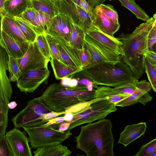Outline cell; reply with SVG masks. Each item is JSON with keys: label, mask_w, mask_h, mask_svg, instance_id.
Wrapping results in <instances>:
<instances>
[{"label": "cell", "mask_w": 156, "mask_h": 156, "mask_svg": "<svg viewBox=\"0 0 156 156\" xmlns=\"http://www.w3.org/2000/svg\"><path fill=\"white\" fill-rule=\"evenodd\" d=\"M112 127L110 120L105 119L81 126L74 138L76 148L87 156H114Z\"/></svg>", "instance_id": "cell-1"}, {"label": "cell", "mask_w": 156, "mask_h": 156, "mask_svg": "<svg viewBox=\"0 0 156 156\" xmlns=\"http://www.w3.org/2000/svg\"><path fill=\"white\" fill-rule=\"evenodd\" d=\"M153 17L140 24L131 33H122L117 38L122 43L124 55L122 61L131 68L136 79L140 78L145 71L144 59L148 50V37L154 25Z\"/></svg>", "instance_id": "cell-2"}, {"label": "cell", "mask_w": 156, "mask_h": 156, "mask_svg": "<svg viewBox=\"0 0 156 156\" xmlns=\"http://www.w3.org/2000/svg\"><path fill=\"white\" fill-rule=\"evenodd\" d=\"M95 93L94 88L90 90L85 86L70 87L55 83L50 85L39 97L52 111L62 112L71 106L95 99Z\"/></svg>", "instance_id": "cell-3"}, {"label": "cell", "mask_w": 156, "mask_h": 156, "mask_svg": "<svg viewBox=\"0 0 156 156\" xmlns=\"http://www.w3.org/2000/svg\"><path fill=\"white\" fill-rule=\"evenodd\" d=\"M93 84L115 87L135 82L129 66L122 60L115 63L101 61L90 65L81 71Z\"/></svg>", "instance_id": "cell-4"}, {"label": "cell", "mask_w": 156, "mask_h": 156, "mask_svg": "<svg viewBox=\"0 0 156 156\" xmlns=\"http://www.w3.org/2000/svg\"><path fill=\"white\" fill-rule=\"evenodd\" d=\"M117 110L115 104L107 99H95L71 106L65 111L71 120L68 129L71 130L78 126L105 118Z\"/></svg>", "instance_id": "cell-5"}, {"label": "cell", "mask_w": 156, "mask_h": 156, "mask_svg": "<svg viewBox=\"0 0 156 156\" xmlns=\"http://www.w3.org/2000/svg\"><path fill=\"white\" fill-rule=\"evenodd\" d=\"M58 125L57 124L23 128L28 135L31 148L35 149L61 144L72 134L68 129L60 131L58 129Z\"/></svg>", "instance_id": "cell-6"}, {"label": "cell", "mask_w": 156, "mask_h": 156, "mask_svg": "<svg viewBox=\"0 0 156 156\" xmlns=\"http://www.w3.org/2000/svg\"><path fill=\"white\" fill-rule=\"evenodd\" d=\"M39 97L29 101L26 107L12 119L14 127H33L46 123L42 115L51 112Z\"/></svg>", "instance_id": "cell-7"}, {"label": "cell", "mask_w": 156, "mask_h": 156, "mask_svg": "<svg viewBox=\"0 0 156 156\" xmlns=\"http://www.w3.org/2000/svg\"><path fill=\"white\" fill-rule=\"evenodd\" d=\"M55 3L59 13L67 16L73 23L83 29L85 32L95 29L92 25L87 13L71 0H55Z\"/></svg>", "instance_id": "cell-8"}, {"label": "cell", "mask_w": 156, "mask_h": 156, "mask_svg": "<svg viewBox=\"0 0 156 156\" xmlns=\"http://www.w3.org/2000/svg\"><path fill=\"white\" fill-rule=\"evenodd\" d=\"M84 47L91 56L92 62L90 65L103 61L115 63L122 60L121 55L92 38L86 33L84 38Z\"/></svg>", "instance_id": "cell-9"}, {"label": "cell", "mask_w": 156, "mask_h": 156, "mask_svg": "<svg viewBox=\"0 0 156 156\" xmlns=\"http://www.w3.org/2000/svg\"><path fill=\"white\" fill-rule=\"evenodd\" d=\"M49 74L48 66L25 72L16 81L17 86L21 92L33 93L42 83H47Z\"/></svg>", "instance_id": "cell-10"}, {"label": "cell", "mask_w": 156, "mask_h": 156, "mask_svg": "<svg viewBox=\"0 0 156 156\" xmlns=\"http://www.w3.org/2000/svg\"><path fill=\"white\" fill-rule=\"evenodd\" d=\"M50 60L42 54L36 41L30 43L24 55L18 59L20 68L22 73L47 67Z\"/></svg>", "instance_id": "cell-11"}, {"label": "cell", "mask_w": 156, "mask_h": 156, "mask_svg": "<svg viewBox=\"0 0 156 156\" xmlns=\"http://www.w3.org/2000/svg\"><path fill=\"white\" fill-rule=\"evenodd\" d=\"M14 127L6 133L5 137L13 156H32L28 138L26 131Z\"/></svg>", "instance_id": "cell-12"}, {"label": "cell", "mask_w": 156, "mask_h": 156, "mask_svg": "<svg viewBox=\"0 0 156 156\" xmlns=\"http://www.w3.org/2000/svg\"><path fill=\"white\" fill-rule=\"evenodd\" d=\"M93 27L97 30L109 36L114 37L120 24H115L98 7L94 8L92 16L90 18Z\"/></svg>", "instance_id": "cell-13"}, {"label": "cell", "mask_w": 156, "mask_h": 156, "mask_svg": "<svg viewBox=\"0 0 156 156\" xmlns=\"http://www.w3.org/2000/svg\"><path fill=\"white\" fill-rule=\"evenodd\" d=\"M0 43L6 50L9 56L19 59L26 53L30 43L16 40L1 30Z\"/></svg>", "instance_id": "cell-14"}, {"label": "cell", "mask_w": 156, "mask_h": 156, "mask_svg": "<svg viewBox=\"0 0 156 156\" xmlns=\"http://www.w3.org/2000/svg\"><path fill=\"white\" fill-rule=\"evenodd\" d=\"M9 55L5 49L0 47V98L9 100L12 94V88L6 74Z\"/></svg>", "instance_id": "cell-15"}, {"label": "cell", "mask_w": 156, "mask_h": 156, "mask_svg": "<svg viewBox=\"0 0 156 156\" xmlns=\"http://www.w3.org/2000/svg\"><path fill=\"white\" fill-rule=\"evenodd\" d=\"M136 81L133 83H129L118 87H111L106 86H98L93 84V87L95 89V99H105L107 97H111L126 93L131 94L136 88Z\"/></svg>", "instance_id": "cell-16"}, {"label": "cell", "mask_w": 156, "mask_h": 156, "mask_svg": "<svg viewBox=\"0 0 156 156\" xmlns=\"http://www.w3.org/2000/svg\"><path fill=\"white\" fill-rule=\"evenodd\" d=\"M146 122L128 125L120 134L118 143L126 147L144 135L146 130Z\"/></svg>", "instance_id": "cell-17"}, {"label": "cell", "mask_w": 156, "mask_h": 156, "mask_svg": "<svg viewBox=\"0 0 156 156\" xmlns=\"http://www.w3.org/2000/svg\"><path fill=\"white\" fill-rule=\"evenodd\" d=\"M85 33L114 52L122 56L124 55L122 44L117 38L108 36L95 29L88 30Z\"/></svg>", "instance_id": "cell-18"}, {"label": "cell", "mask_w": 156, "mask_h": 156, "mask_svg": "<svg viewBox=\"0 0 156 156\" xmlns=\"http://www.w3.org/2000/svg\"><path fill=\"white\" fill-rule=\"evenodd\" d=\"M136 87L135 91L129 96L115 104L116 106L124 107L136 104L138 102L139 98L148 92L152 88L150 83L146 80L136 83Z\"/></svg>", "instance_id": "cell-19"}, {"label": "cell", "mask_w": 156, "mask_h": 156, "mask_svg": "<svg viewBox=\"0 0 156 156\" xmlns=\"http://www.w3.org/2000/svg\"><path fill=\"white\" fill-rule=\"evenodd\" d=\"M37 11V14L36 18L34 20L31 22L25 21L18 17L23 22L32 29L37 35L45 34L52 18L46 13Z\"/></svg>", "instance_id": "cell-20"}, {"label": "cell", "mask_w": 156, "mask_h": 156, "mask_svg": "<svg viewBox=\"0 0 156 156\" xmlns=\"http://www.w3.org/2000/svg\"><path fill=\"white\" fill-rule=\"evenodd\" d=\"M1 30L16 40L21 42H28L13 18L6 16L1 18Z\"/></svg>", "instance_id": "cell-21"}, {"label": "cell", "mask_w": 156, "mask_h": 156, "mask_svg": "<svg viewBox=\"0 0 156 156\" xmlns=\"http://www.w3.org/2000/svg\"><path fill=\"white\" fill-rule=\"evenodd\" d=\"M50 61L55 77L57 80L70 76L81 71L83 69L82 68L65 64L55 58H51Z\"/></svg>", "instance_id": "cell-22"}, {"label": "cell", "mask_w": 156, "mask_h": 156, "mask_svg": "<svg viewBox=\"0 0 156 156\" xmlns=\"http://www.w3.org/2000/svg\"><path fill=\"white\" fill-rule=\"evenodd\" d=\"M32 8L30 0H7L4 9L6 16L13 18L19 16L26 9Z\"/></svg>", "instance_id": "cell-23"}, {"label": "cell", "mask_w": 156, "mask_h": 156, "mask_svg": "<svg viewBox=\"0 0 156 156\" xmlns=\"http://www.w3.org/2000/svg\"><path fill=\"white\" fill-rule=\"evenodd\" d=\"M34 156H68L72 152L61 144L39 147L33 152Z\"/></svg>", "instance_id": "cell-24"}, {"label": "cell", "mask_w": 156, "mask_h": 156, "mask_svg": "<svg viewBox=\"0 0 156 156\" xmlns=\"http://www.w3.org/2000/svg\"><path fill=\"white\" fill-rule=\"evenodd\" d=\"M32 7L46 13L53 18L59 13L55 3L46 0H30Z\"/></svg>", "instance_id": "cell-25"}, {"label": "cell", "mask_w": 156, "mask_h": 156, "mask_svg": "<svg viewBox=\"0 0 156 156\" xmlns=\"http://www.w3.org/2000/svg\"><path fill=\"white\" fill-rule=\"evenodd\" d=\"M72 31L69 41L70 44L78 50L84 47L86 33L84 30L71 21Z\"/></svg>", "instance_id": "cell-26"}, {"label": "cell", "mask_w": 156, "mask_h": 156, "mask_svg": "<svg viewBox=\"0 0 156 156\" xmlns=\"http://www.w3.org/2000/svg\"><path fill=\"white\" fill-rule=\"evenodd\" d=\"M118 0L122 6L131 11L138 19L146 21L149 18L146 13L135 2V0Z\"/></svg>", "instance_id": "cell-27"}, {"label": "cell", "mask_w": 156, "mask_h": 156, "mask_svg": "<svg viewBox=\"0 0 156 156\" xmlns=\"http://www.w3.org/2000/svg\"><path fill=\"white\" fill-rule=\"evenodd\" d=\"M8 70L9 73V79L10 81H16L22 75L18 59L9 56Z\"/></svg>", "instance_id": "cell-28"}, {"label": "cell", "mask_w": 156, "mask_h": 156, "mask_svg": "<svg viewBox=\"0 0 156 156\" xmlns=\"http://www.w3.org/2000/svg\"><path fill=\"white\" fill-rule=\"evenodd\" d=\"M46 34L52 37L62 38L70 43L59 22L57 15L52 18Z\"/></svg>", "instance_id": "cell-29"}, {"label": "cell", "mask_w": 156, "mask_h": 156, "mask_svg": "<svg viewBox=\"0 0 156 156\" xmlns=\"http://www.w3.org/2000/svg\"><path fill=\"white\" fill-rule=\"evenodd\" d=\"M144 66L152 88L156 92V65L145 55Z\"/></svg>", "instance_id": "cell-30"}, {"label": "cell", "mask_w": 156, "mask_h": 156, "mask_svg": "<svg viewBox=\"0 0 156 156\" xmlns=\"http://www.w3.org/2000/svg\"><path fill=\"white\" fill-rule=\"evenodd\" d=\"M13 19L16 24L30 43L36 41L37 34L30 27L23 22L18 16L14 17Z\"/></svg>", "instance_id": "cell-31"}, {"label": "cell", "mask_w": 156, "mask_h": 156, "mask_svg": "<svg viewBox=\"0 0 156 156\" xmlns=\"http://www.w3.org/2000/svg\"><path fill=\"white\" fill-rule=\"evenodd\" d=\"M36 41L42 54L50 60L52 55L45 34L37 35Z\"/></svg>", "instance_id": "cell-32"}, {"label": "cell", "mask_w": 156, "mask_h": 156, "mask_svg": "<svg viewBox=\"0 0 156 156\" xmlns=\"http://www.w3.org/2000/svg\"><path fill=\"white\" fill-rule=\"evenodd\" d=\"M98 7L105 15L113 22L117 24H120L119 21V16L117 12L112 5H107L103 4Z\"/></svg>", "instance_id": "cell-33"}, {"label": "cell", "mask_w": 156, "mask_h": 156, "mask_svg": "<svg viewBox=\"0 0 156 156\" xmlns=\"http://www.w3.org/2000/svg\"><path fill=\"white\" fill-rule=\"evenodd\" d=\"M156 150V138L143 145L135 156H151Z\"/></svg>", "instance_id": "cell-34"}, {"label": "cell", "mask_w": 156, "mask_h": 156, "mask_svg": "<svg viewBox=\"0 0 156 156\" xmlns=\"http://www.w3.org/2000/svg\"><path fill=\"white\" fill-rule=\"evenodd\" d=\"M57 16L64 32L69 42L72 31L71 21L67 16L64 14L59 13Z\"/></svg>", "instance_id": "cell-35"}, {"label": "cell", "mask_w": 156, "mask_h": 156, "mask_svg": "<svg viewBox=\"0 0 156 156\" xmlns=\"http://www.w3.org/2000/svg\"><path fill=\"white\" fill-rule=\"evenodd\" d=\"M45 36L51 53V58H55L62 62L59 52L55 39L53 37L48 34H45Z\"/></svg>", "instance_id": "cell-36"}, {"label": "cell", "mask_w": 156, "mask_h": 156, "mask_svg": "<svg viewBox=\"0 0 156 156\" xmlns=\"http://www.w3.org/2000/svg\"><path fill=\"white\" fill-rule=\"evenodd\" d=\"M55 41L59 52L62 62L64 64L68 65L78 67L77 64L66 51L62 46L55 40Z\"/></svg>", "instance_id": "cell-37"}, {"label": "cell", "mask_w": 156, "mask_h": 156, "mask_svg": "<svg viewBox=\"0 0 156 156\" xmlns=\"http://www.w3.org/2000/svg\"><path fill=\"white\" fill-rule=\"evenodd\" d=\"M79 53L83 68L90 66L91 63V57L85 47L82 49L79 50Z\"/></svg>", "instance_id": "cell-38"}, {"label": "cell", "mask_w": 156, "mask_h": 156, "mask_svg": "<svg viewBox=\"0 0 156 156\" xmlns=\"http://www.w3.org/2000/svg\"><path fill=\"white\" fill-rule=\"evenodd\" d=\"M37 14V10L32 7L26 9L18 17L25 21L30 22L34 20Z\"/></svg>", "instance_id": "cell-39"}, {"label": "cell", "mask_w": 156, "mask_h": 156, "mask_svg": "<svg viewBox=\"0 0 156 156\" xmlns=\"http://www.w3.org/2000/svg\"><path fill=\"white\" fill-rule=\"evenodd\" d=\"M156 43V26L153 25L148 37V48L149 51H153L152 47Z\"/></svg>", "instance_id": "cell-40"}, {"label": "cell", "mask_w": 156, "mask_h": 156, "mask_svg": "<svg viewBox=\"0 0 156 156\" xmlns=\"http://www.w3.org/2000/svg\"><path fill=\"white\" fill-rule=\"evenodd\" d=\"M80 6L87 13L90 18L92 16L94 8L89 5L86 0H80Z\"/></svg>", "instance_id": "cell-41"}, {"label": "cell", "mask_w": 156, "mask_h": 156, "mask_svg": "<svg viewBox=\"0 0 156 156\" xmlns=\"http://www.w3.org/2000/svg\"><path fill=\"white\" fill-rule=\"evenodd\" d=\"M66 113L65 111L62 112H57L52 111L50 112L43 114L42 115V119L44 121H48L59 115H64Z\"/></svg>", "instance_id": "cell-42"}, {"label": "cell", "mask_w": 156, "mask_h": 156, "mask_svg": "<svg viewBox=\"0 0 156 156\" xmlns=\"http://www.w3.org/2000/svg\"><path fill=\"white\" fill-rule=\"evenodd\" d=\"M130 94L123 93L116 95L106 97L107 99L114 104L117 103L129 96Z\"/></svg>", "instance_id": "cell-43"}, {"label": "cell", "mask_w": 156, "mask_h": 156, "mask_svg": "<svg viewBox=\"0 0 156 156\" xmlns=\"http://www.w3.org/2000/svg\"><path fill=\"white\" fill-rule=\"evenodd\" d=\"M65 121V118L63 117H57L48 120V122L43 125L48 126L53 124H59L61 122H64Z\"/></svg>", "instance_id": "cell-44"}, {"label": "cell", "mask_w": 156, "mask_h": 156, "mask_svg": "<svg viewBox=\"0 0 156 156\" xmlns=\"http://www.w3.org/2000/svg\"><path fill=\"white\" fill-rule=\"evenodd\" d=\"M112 0H86L89 5L93 8H95L98 5L103 4L106 1Z\"/></svg>", "instance_id": "cell-45"}, {"label": "cell", "mask_w": 156, "mask_h": 156, "mask_svg": "<svg viewBox=\"0 0 156 156\" xmlns=\"http://www.w3.org/2000/svg\"><path fill=\"white\" fill-rule=\"evenodd\" d=\"M145 55L153 63L156 65V53L153 51H147Z\"/></svg>", "instance_id": "cell-46"}, {"label": "cell", "mask_w": 156, "mask_h": 156, "mask_svg": "<svg viewBox=\"0 0 156 156\" xmlns=\"http://www.w3.org/2000/svg\"><path fill=\"white\" fill-rule=\"evenodd\" d=\"M69 126V122H63L58 124V129L61 131H64L68 129Z\"/></svg>", "instance_id": "cell-47"}, {"label": "cell", "mask_w": 156, "mask_h": 156, "mask_svg": "<svg viewBox=\"0 0 156 156\" xmlns=\"http://www.w3.org/2000/svg\"><path fill=\"white\" fill-rule=\"evenodd\" d=\"M7 0H0V15L1 18L6 16L4 6L5 1Z\"/></svg>", "instance_id": "cell-48"}, {"label": "cell", "mask_w": 156, "mask_h": 156, "mask_svg": "<svg viewBox=\"0 0 156 156\" xmlns=\"http://www.w3.org/2000/svg\"><path fill=\"white\" fill-rule=\"evenodd\" d=\"M71 78L70 77H64L62 79L61 83L64 86L66 87H69Z\"/></svg>", "instance_id": "cell-49"}, {"label": "cell", "mask_w": 156, "mask_h": 156, "mask_svg": "<svg viewBox=\"0 0 156 156\" xmlns=\"http://www.w3.org/2000/svg\"><path fill=\"white\" fill-rule=\"evenodd\" d=\"M8 105L9 109H12L17 106V104L15 101H12L9 103Z\"/></svg>", "instance_id": "cell-50"}, {"label": "cell", "mask_w": 156, "mask_h": 156, "mask_svg": "<svg viewBox=\"0 0 156 156\" xmlns=\"http://www.w3.org/2000/svg\"><path fill=\"white\" fill-rule=\"evenodd\" d=\"M76 4L80 6V0H71Z\"/></svg>", "instance_id": "cell-51"}, {"label": "cell", "mask_w": 156, "mask_h": 156, "mask_svg": "<svg viewBox=\"0 0 156 156\" xmlns=\"http://www.w3.org/2000/svg\"><path fill=\"white\" fill-rule=\"evenodd\" d=\"M152 51L156 53V43L153 45L152 47Z\"/></svg>", "instance_id": "cell-52"}, {"label": "cell", "mask_w": 156, "mask_h": 156, "mask_svg": "<svg viewBox=\"0 0 156 156\" xmlns=\"http://www.w3.org/2000/svg\"><path fill=\"white\" fill-rule=\"evenodd\" d=\"M153 18L154 19V25H155L156 24V12L154 14L153 16Z\"/></svg>", "instance_id": "cell-53"}, {"label": "cell", "mask_w": 156, "mask_h": 156, "mask_svg": "<svg viewBox=\"0 0 156 156\" xmlns=\"http://www.w3.org/2000/svg\"><path fill=\"white\" fill-rule=\"evenodd\" d=\"M151 156H156V150L153 152Z\"/></svg>", "instance_id": "cell-54"}, {"label": "cell", "mask_w": 156, "mask_h": 156, "mask_svg": "<svg viewBox=\"0 0 156 156\" xmlns=\"http://www.w3.org/2000/svg\"><path fill=\"white\" fill-rule=\"evenodd\" d=\"M48 0V1H51L52 2H55V0Z\"/></svg>", "instance_id": "cell-55"}, {"label": "cell", "mask_w": 156, "mask_h": 156, "mask_svg": "<svg viewBox=\"0 0 156 156\" xmlns=\"http://www.w3.org/2000/svg\"><path fill=\"white\" fill-rule=\"evenodd\" d=\"M155 25V26H156V24L155 25Z\"/></svg>", "instance_id": "cell-56"}]
</instances>
